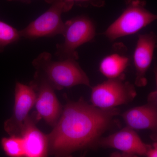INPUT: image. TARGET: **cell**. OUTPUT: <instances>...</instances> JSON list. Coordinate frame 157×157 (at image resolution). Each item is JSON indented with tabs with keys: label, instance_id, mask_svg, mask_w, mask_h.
<instances>
[{
	"label": "cell",
	"instance_id": "14",
	"mask_svg": "<svg viewBox=\"0 0 157 157\" xmlns=\"http://www.w3.org/2000/svg\"><path fill=\"white\" fill-rule=\"evenodd\" d=\"M1 146L6 155L9 157H24L23 141L21 136H10L3 137Z\"/></svg>",
	"mask_w": 157,
	"mask_h": 157
},
{
	"label": "cell",
	"instance_id": "5",
	"mask_svg": "<svg viewBox=\"0 0 157 157\" xmlns=\"http://www.w3.org/2000/svg\"><path fill=\"white\" fill-rule=\"evenodd\" d=\"M125 76L108 79L92 87V105L101 109L116 108L132 102L137 94L135 86L125 81Z\"/></svg>",
	"mask_w": 157,
	"mask_h": 157
},
{
	"label": "cell",
	"instance_id": "7",
	"mask_svg": "<svg viewBox=\"0 0 157 157\" xmlns=\"http://www.w3.org/2000/svg\"><path fill=\"white\" fill-rule=\"evenodd\" d=\"M36 98L33 86L17 82L14 91L13 113L4 123V129L10 136H21L26 121Z\"/></svg>",
	"mask_w": 157,
	"mask_h": 157
},
{
	"label": "cell",
	"instance_id": "4",
	"mask_svg": "<svg viewBox=\"0 0 157 157\" xmlns=\"http://www.w3.org/2000/svg\"><path fill=\"white\" fill-rule=\"evenodd\" d=\"M96 31L94 23L85 15L73 17L66 21L62 34L64 41L56 45V56L59 60L78 59V55L76 49L82 45L92 41L95 36Z\"/></svg>",
	"mask_w": 157,
	"mask_h": 157
},
{
	"label": "cell",
	"instance_id": "1",
	"mask_svg": "<svg viewBox=\"0 0 157 157\" xmlns=\"http://www.w3.org/2000/svg\"><path fill=\"white\" fill-rule=\"evenodd\" d=\"M117 108L101 109L81 98L68 101L53 130L48 135V154L73 157L75 152L96 149L102 136L117 123Z\"/></svg>",
	"mask_w": 157,
	"mask_h": 157
},
{
	"label": "cell",
	"instance_id": "12",
	"mask_svg": "<svg viewBox=\"0 0 157 157\" xmlns=\"http://www.w3.org/2000/svg\"><path fill=\"white\" fill-rule=\"evenodd\" d=\"M35 116H29L21 134L23 141L24 157H48V148L47 135L36 126Z\"/></svg>",
	"mask_w": 157,
	"mask_h": 157
},
{
	"label": "cell",
	"instance_id": "8",
	"mask_svg": "<svg viewBox=\"0 0 157 157\" xmlns=\"http://www.w3.org/2000/svg\"><path fill=\"white\" fill-rule=\"evenodd\" d=\"M36 93L35 106L37 121L44 120L51 127L56 125L63 111V107L57 98L55 90L47 82L34 78L29 84Z\"/></svg>",
	"mask_w": 157,
	"mask_h": 157
},
{
	"label": "cell",
	"instance_id": "18",
	"mask_svg": "<svg viewBox=\"0 0 157 157\" xmlns=\"http://www.w3.org/2000/svg\"><path fill=\"white\" fill-rule=\"evenodd\" d=\"M109 157H138L136 155L126 153L122 152L115 151L110 154Z\"/></svg>",
	"mask_w": 157,
	"mask_h": 157
},
{
	"label": "cell",
	"instance_id": "2",
	"mask_svg": "<svg viewBox=\"0 0 157 157\" xmlns=\"http://www.w3.org/2000/svg\"><path fill=\"white\" fill-rule=\"evenodd\" d=\"M32 64L36 70L34 78L47 82L55 90H60L79 85L91 87L89 78L76 60L55 61L50 53L43 52Z\"/></svg>",
	"mask_w": 157,
	"mask_h": 157
},
{
	"label": "cell",
	"instance_id": "10",
	"mask_svg": "<svg viewBox=\"0 0 157 157\" xmlns=\"http://www.w3.org/2000/svg\"><path fill=\"white\" fill-rule=\"evenodd\" d=\"M156 44L157 36L154 32L138 36L133 56L136 70L135 85L138 87L147 84L146 73L152 61Z\"/></svg>",
	"mask_w": 157,
	"mask_h": 157
},
{
	"label": "cell",
	"instance_id": "20",
	"mask_svg": "<svg viewBox=\"0 0 157 157\" xmlns=\"http://www.w3.org/2000/svg\"><path fill=\"white\" fill-rule=\"evenodd\" d=\"M87 151H85L84 152H83L82 154L81 155L80 157H86V153H87Z\"/></svg>",
	"mask_w": 157,
	"mask_h": 157
},
{
	"label": "cell",
	"instance_id": "19",
	"mask_svg": "<svg viewBox=\"0 0 157 157\" xmlns=\"http://www.w3.org/2000/svg\"><path fill=\"white\" fill-rule=\"evenodd\" d=\"M9 1H17V2H22L29 3L32 2V0H8Z\"/></svg>",
	"mask_w": 157,
	"mask_h": 157
},
{
	"label": "cell",
	"instance_id": "9",
	"mask_svg": "<svg viewBox=\"0 0 157 157\" xmlns=\"http://www.w3.org/2000/svg\"><path fill=\"white\" fill-rule=\"evenodd\" d=\"M151 145L144 143L135 130L126 126L106 137H101L98 147L114 148L122 152L145 156Z\"/></svg>",
	"mask_w": 157,
	"mask_h": 157
},
{
	"label": "cell",
	"instance_id": "13",
	"mask_svg": "<svg viewBox=\"0 0 157 157\" xmlns=\"http://www.w3.org/2000/svg\"><path fill=\"white\" fill-rule=\"evenodd\" d=\"M128 58L117 53L109 55L101 60L99 70L108 79L125 76V70L129 65Z\"/></svg>",
	"mask_w": 157,
	"mask_h": 157
},
{
	"label": "cell",
	"instance_id": "16",
	"mask_svg": "<svg viewBox=\"0 0 157 157\" xmlns=\"http://www.w3.org/2000/svg\"><path fill=\"white\" fill-rule=\"evenodd\" d=\"M66 12L70 11L74 5L80 7H87L91 6L96 8L104 7L105 0H63Z\"/></svg>",
	"mask_w": 157,
	"mask_h": 157
},
{
	"label": "cell",
	"instance_id": "15",
	"mask_svg": "<svg viewBox=\"0 0 157 157\" xmlns=\"http://www.w3.org/2000/svg\"><path fill=\"white\" fill-rule=\"evenodd\" d=\"M21 38L19 31L0 21V52H3L6 46L17 42Z\"/></svg>",
	"mask_w": 157,
	"mask_h": 157
},
{
	"label": "cell",
	"instance_id": "11",
	"mask_svg": "<svg viewBox=\"0 0 157 157\" xmlns=\"http://www.w3.org/2000/svg\"><path fill=\"white\" fill-rule=\"evenodd\" d=\"M157 91L149 95L147 104L133 107L121 114L127 126L134 130L149 129L157 131Z\"/></svg>",
	"mask_w": 157,
	"mask_h": 157
},
{
	"label": "cell",
	"instance_id": "17",
	"mask_svg": "<svg viewBox=\"0 0 157 157\" xmlns=\"http://www.w3.org/2000/svg\"><path fill=\"white\" fill-rule=\"evenodd\" d=\"M145 156L147 157H157V142H155L151 145L150 148L147 152Z\"/></svg>",
	"mask_w": 157,
	"mask_h": 157
},
{
	"label": "cell",
	"instance_id": "3",
	"mask_svg": "<svg viewBox=\"0 0 157 157\" xmlns=\"http://www.w3.org/2000/svg\"><path fill=\"white\" fill-rule=\"evenodd\" d=\"M125 4L120 16L104 33L110 41L136 33L157 19V15L146 9L144 0H125Z\"/></svg>",
	"mask_w": 157,
	"mask_h": 157
},
{
	"label": "cell",
	"instance_id": "6",
	"mask_svg": "<svg viewBox=\"0 0 157 157\" xmlns=\"http://www.w3.org/2000/svg\"><path fill=\"white\" fill-rule=\"evenodd\" d=\"M51 6L45 12L19 31L21 36L25 39H36L62 35L65 23L62 14L66 12L63 0H45Z\"/></svg>",
	"mask_w": 157,
	"mask_h": 157
}]
</instances>
